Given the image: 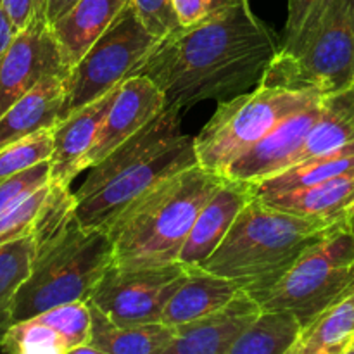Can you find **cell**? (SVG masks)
Wrapping results in <instances>:
<instances>
[{"label": "cell", "mask_w": 354, "mask_h": 354, "mask_svg": "<svg viewBox=\"0 0 354 354\" xmlns=\"http://www.w3.org/2000/svg\"><path fill=\"white\" fill-rule=\"evenodd\" d=\"M279 48V37L244 2L161 38L135 75L159 86L166 107L183 111L258 86Z\"/></svg>", "instance_id": "1"}, {"label": "cell", "mask_w": 354, "mask_h": 354, "mask_svg": "<svg viewBox=\"0 0 354 354\" xmlns=\"http://www.w3.org/2000/svg\"><path fill=\"white\" fill-rule=\"evenodd\" d=\"M196 165V140L182 133L180 111L166 107L90 168L75 192L76 218L86 230L109 232L162 180Z\"/></svg>", "instance_id": "2"}, {"label": "cell", "mask_w": 354, "mask_h": 354, "mask_svg": "<svg viewBox=\"0 0 354 354\" xmlns=\"http://www.w3.org/2000/svg\"><path fill=\"white\" fill-rule=\"evenodd\" d=\"M341 223L346 221H327L275 209L254 197L201 268L235 280L259 299L311 245Z\"/></svg>", "instance_id": "3"}, {"label": "cell", "mask_w": 354, "mask_h": 354, "mask_svg": "<svg viewBox=\"0 0 354 354\" xmlns=\"http://www.w3.org/2000/svg\"><path fill=\"white\" fill-rule=\"evenodd\" d=\"M223 182L225 176L201 165L162 180L107 232L114 265L142 268L178 261L201 209Z\"/></svg>", "instance_id": "4"}, {"label": "cell", "mask_w": 354, "mask_h": 354, "mask_svg": "<svg viewBox=\"0 0 354 354\" xmlns=\"http://www.w3.org/2000/svg\"><path fill=\"white\" fill-rule=\"evenodd\" d=\"M113 263L109 234L86 230L76 216L61 230L35 239L31 273L14 297L12 324L61 304L88 301Z\"/></svg>", "instance_id": "5"}, {"label": "cell", "mask_w": 354, "mask_h": 354, "mask_svg": "<svg viewBox=\"0 0 354 354\" xmlns=\"http://www.w3.org/2000/svg\"><path fill=\"white\" fill-rule=\"evenodd\" d=\"M353 83L354 0H332L299 41L279 48L259 85L328 95Z\"/></svg>", "instance_id": "6"}, {"label": "cell", "mask_w": 354, "mask_h": 354, "mask_svg": "<svg viewBox=\"0 0 354 354\" xmlns=\"http://www.w3.org/2000/svg\"><path fill=\"white\" fill-rule=\"evenodd\" d=\"M322 97L317 92L258 85L249 92L223 100L196 140L197 161L223 176L228 166L261 140L280 121Z\"/></svg>", "instance_id": "7"}, {"label": "cell", "mask_w": 354, "mask_h": 354, "mask_svg": "<svg viewBox=\"0 0 354 354\" xmlns=\"http://www.w3.org/2000/svg\"><path fill=\"white\" fill-rule=\"evenodd\" d=\"M354 292V234L348 221L311 245L258 299L263 310H287L303 328Z\"/></svg>", "instance_id": "8"}, {"label": "cell", "mask_w": 354, "mask_h": 354, "mask_svg": "<svg viewBox=\"0 0 354 354\" xmlns=\"http://www.w3.org/2000/svg\"><path fill=\"white\" fill-rule=\"evenodd\" d=\"M158 41L128 2L102 37L66 75L61 120L133 76Z\"/></svg>", "instance_id": "9"}, {"label": "cell", "mask_w": 354, "mask_h": 354, "mask_svg": "<svg viewBox=\"0 0 354 354\" xmlns=\"http://www.w3.org/2000/svg\"><path fill=\"white\" fill-rule=\"evenodd\" d=\"M189 270L180 261L142 268H124L113 263L88 301L118 325L156 324L161 322L162 310Z\"/></svg>", "instance_id": "10"}, {"label": "cell", "mask_w": 354, "mask_h": 354, "mask_svg": "<svg viewBox=\"0 0 354 354\" xmlns=\"http://www.w3.org/2000/svg\"><path fill=\"white\" fill-rule=\"evenodd\" d=\"M61 50L40 7L19 30L0 66V116L48 76L68 75Z\"/></svg>", "instance_id": "11"}, {"label": "cell", "mask_w": 354, "mask_h": 354, "mask_svg": "<svg viewBox=\"0 0 354 354\" xmlns=\"http://www.w3.org/2000/svg\"><path fill=\"white\" fill-rule=\"evenodd\" d=\"M322 111V99L280 121L225 171V178L258 183L294 165Z\"/></svg>", "instance_id": "12"}, {"label": "cell", "mask_w": 354, "mask_h": 354, "mask_svg": "<svg viewBox=\"0 0 354 354\" xmlns=\"http://www.w3.org/2000/svg\"><path fill=\"white\" fill-rule=\"evenodd\" d=\"M165 109V95L152 80L138 75L124 80L86 156L85 169L102 161L109 152L133 137Z\"/></svg>", "instance_id": "13"}, {"label": "cell", "mask_w": 354, "mask_h": 354, "mask_svg": "<svg viewBox=\"0 0 354 354\" xmlns=\"http://www.w3.org/2000/svg\"><path fill=\"white\" fill-rule=\"evenodd\" d=\"M261 311L258 299L248 290H241L225 306L176 327L166 354H230Z\"/></svg>", "instance_id": "14"}, {"label": "cell", "mask_w": 354, "mask_h": 354, "mask_svg": "<svg viewBox=\"0 0 354 354\" xmlns=\"http://www.w3.org/2000/svg\"><path fill=\"white\" fill-rule=\"evenodd\" d=\"M120 86H114L111 92L86 106L80 107L75 113L57 121L52 128L54 151L50 156V180L52 182L71 185L73 180L85 169V159L99 135L100 127L107 116V111L113 106Z\"/></svg>", "instance_id": "15"}, {"label": "cell", "mask_w": 354, "mask_h": 354, "mask_svg": "<svg viewBox=\"0 0 354 354\" xmlns=\"http://www.w3.org/2000/svg\"><path fill=\"white\" fill-rule=\"evenodd\" d=\"M251 199H254L251 183L225 178L201 209L180 251L178 261L187 268H201L223 242L234 221Z\"/></svg>", "instance_id": "16"}, {"label": "cell", "mask_w": 354, "mask_h": 354, "mask_svg": "<svg viewBox=\"0 0 354 354\" xmlns=\"http://www.w3.org/2000/svg\"><path fill=\"white\" fill-rule=\"evenodd\" d=\"M130 0H78L64 16L50 24L62 61L71 69Z\"/></svg>", "instance_id": "17"}, {"label": "cell", "mask_w": 354, "mask_h": 354, "mask_svg": "<svg viewBox=\"0 0 354 354\" xmlns=\"http://www.w3.org/2000/svg\"><path fill=\"white\" fill-rule=\"evenodd\" d=\"M64 76H48L17 99L0 116V149L44 130L61 120Z\"/></svg>", "instance_id": "18"}, {"label": "cell", "mask_w": 354, "mask_h": 354, "mask_svg": "<svg viewBox=\"0 0 354 354\" xmlns=\"http://www.w3.org/2000/svg\"><path fill=\"white\" fill-rule=\"evenodd\" d=\"M258 199L275 209L301 216L348 221L349 211L354 206V169L315 185L273 196H259Z\"/></svg>", "instance_id": "19"}, {"label": "cell", "mask_w": 354, "mask_h": 354, "mask_svg": "<svg viewBox=\"0 0 354 354\" xmlns=\"http://www.w3.org/2000/svg\"><path fill=\"white\" fill-rule=\"evenodd\" d=\"M242 289L235 280L214 275L203 268H190L182 286L162 310L161 322L168 327H180L225 306Z\"/></svg>", "instance_id": "20"}, {"label": "cell", "mask_w": 354, "mask_h": 354, "mask_svg": "<svg viewBox=\"0 0 354 354\" xmlns=\"http://www.w3.org/2000/svg\"><path fill=\"white\" fill-rule=\"evenodd\" d=\"M92 330L88 344L97 354H166L175 339V328L162 322L118 325L88 301Z\"/></svg>", "instance_id": "21"}, {"label": "cell", "mask_w": 354, "mask_h": 354, "mask_svg": "<svg viewBox=\"0 0 354 354\" xmlns=\"http://www.w3.org/2000/svg\"><path fill=\"white\" fill-rule=\"evenodd\" d=\"M354 142V83L322 97V111L317 123L311 128L303 149L297 154V162L304 159L328 154Z\"/></svg>", "instance_id": "22"}, {"label": "cell", "mask_w": 354, "mask_h": 354, "mask_svg": "<svg viewBox=\"0 0 354 354\" xmlns=\"http://www.w3.org/2000/svg\"><path fill=\"white\" fill-rule=\"evenodd\" d=\"M353 169L354 142L337 149V151L328 152V154L304 159V161L289 166L287 169L270 176V178L261 180L258 183H251V187L254 197L273 196V194H282L315 185V183L325 182V180L353 171Z\"/></svg>", "instance_id": "23"}, {"label": "cell", "mask_w": 354, "mask_h": 354, "mask_svg": "<svg viewBox=\"0 0 354 354\" xmlns=\"http://www.w3.org/2000/svg\"><path fill=\"white\" fill-rule=\"evenodd\" d=\"M354 335V292L301 330L290 354H346Z\"/></svg>", "instance_id": "24"}, {"label": "cell", "mask_w": 354, "mask_h": 354, "mask_svg": "<svg viewBox=\"0 0 354 354\" xmlns=\"http://www.w3.org/2000/svg\"><path fill=\"white\" fill-rule=\"evenodd\" d=\"M303 325L287 310H263L241 335L230 354H290Z\"/></svg>", "instance_id": "25"}, {"label": "cell", "mask_w": 354, "mask_h": 354, "mask_svg": "<svg viewBox=\"0 0 354 354\" xmlns=\"http://www.w3.org/2000/svg\"><path fill=\"white\" fill-rule=\"evenodd\" d=\"M33 256V235L0 245V339L12 325L14 297L30 277Z\"/></svg>", "instance_id": "26"}, {"label": "cell", "mask_w": 354, "mask_h": 354, "mask_svg": "<svg viewBox=\"0 0 354 354\" xmlns=\"http://www.w3.org/2000/svg\"><path fill=\"white\" fill-rule=\"evenodd\" d=\"M0 349L10 354H69L64 339L38 318L14 322L0 339Z\"/></svg>", "instance_id": "27"}, {"label": "cell", "mask_w": 354, "mask_h": 354, "mask_svg": "<svg viewBox=\"0 0 354 354\" xmlns=\"http://www.w3.org/2000/svg\"><path fill=\"white\" fill-rule=\"evenodd\" d=\"M40 322L54 328L66 341L69 354L76 348L88 344L90 330H92V313H90L88 301H73L50 308L38 317Z\"/></svg>", "instance_id": "28"}, {"label": "cell", "mask_w": 354, "mask_h": 354, "mask_svg": "<svg viewBox=\"0 0 354 354\" xmlns=\"http://www.w3.org/2000/svg\"><path fill=\"white\" fill-rule=\"evenodd\" d=\"M48 190H50V182L38 187L33 192L26 194L0 211V245L31 235L38 214L47 201Z\"/></svg>", "instance_id": "29"}, {"label": "cell", "mask_w": 354, "mask_h": 354, "mask_svg": "<svg viewBox=\"0 0 354 354\" xmlns=\"http://www.w3.org/2000/svg\"><path fill=\"white\" fill-rule=\"evenodd\" d=\"M54 151L52 130L38 131L0 149V178L17 175L48 161Z\"/></svg>", "instance_id": "30"}, {"label": "cell", "mask_w": 354, "mask_h": 354, "mask_svg": "<svg viewBox=\"0 0 354 354\" xmlns=\"http://www.w3.org/2000/svg\"><path fill=\"white\" fill-rule=\"evenodd\" d=\"M332 0H287V23L280 47L299 41L325 12Z\"/></svg>", "instance_id": "31"}, {"label": "cell", "mask_w": 354, "mask_h": 354, "mask_svg": "<svg viewBox=\"0 0 354 354\" xmlns=\"http://www.w3.org/2000/svg\"><path fill=\"white\" fill-rule=\"evenodd\" d=\"M145 30L158 40L182 26L175 0H130Z\"/></svg>", "instance_id": "32"}, {"label": "cell", "mask_w": 354, "mask_h": 354, "mask_svg": "<svg viewBox=\"0 0 354 354\" xmlns=\"http://www.w3.org/2000/svg\"><path fill=\"white\" fill-rule=\"evenodd\" d=\"M47 182H50V161L40 162L17 175L0 178V211Z\"/></svg>", "instance_id": "33"}, {"label": "cell", "mask_w": 354, "mask_h": 354, "mask_svg": "<svg viewBox=\"0 0 354 354\" xmlns=\"http://www.w3.org/2000/svg\"><path fill=\"white\" fill-rule=\"evenodd\" d=\"M244 2L249 0H175V7L182 26H192Z\"/></svg>", "instance_id": "34"}, {"label": "cell", "mask_w": 354, "mask_h": 354, "mask_svg": "<svg viewBox=\"0 0 354 354\" xmlns=\"http://www.w3.org/2000/svg\"><path fill=\"white\" fill-rule=\"evenodd\" d=\"M2 6L14 26L17 30H23L33 17L38 7V0H2Z\"/></svg>", "instance_id": "35"}, {"label": "cell", "mask_w": 354, "mask_h": 354, "mask_svg": "<svg viewBox=\"0 0 354 354\" xmlns=\"http://www.w3.org/2000/svg\"><path fill=\"white\" fill-rule=\"evenodd\" d=\"M17 28L14 26V23L10 21V17L7 16L6 9L2 6V0H0V66H2L3 57H6L7 50H9L10 44H12L14 37L17 33Z\"/></svg>", "instance_id": "36"}, {"label": "cell", "mask_w": 354, "mask_h": 354, "mask_svg": "<svg viewBox=\"0 0 354 354\" xmlns=\"http://www.w3.org/2000/svg\"><path fill=\"white\" fill-rule=\"evenodd\" d=\"M78 0H38V7L45 14L48 23H55L61 16H64Z\"/></svg>", "instance_id": "37"}, {"label": "cell", "mask_w": 354, "mask_h": 354, "mask_svg": "<svg viewBox=\"0 0 354 354\" xmlns=\"http://www.w3.org/2000/svg\"><path fill=\"white\" fill-rule=\"evenodd\" d=\"M348 227H349V230L354 234V206L351 207V211H349V214H348Z\"/></svg>", "instance_id": "38"}, {"label": "cell", "mask_w": 354, "mask_h": 354, "mask_svg": "<svg viewBox=\"0 0 354 354\" xmlns=\"http://www.w3.org/2000/svg\"><path fill=\"white\" fill-rule=\"evenodd\" d=\"M346 354H354V335L351 339V344H349V348H348V353H346Z\"/></svg>", "instance_id": "39"}]
</instances>
